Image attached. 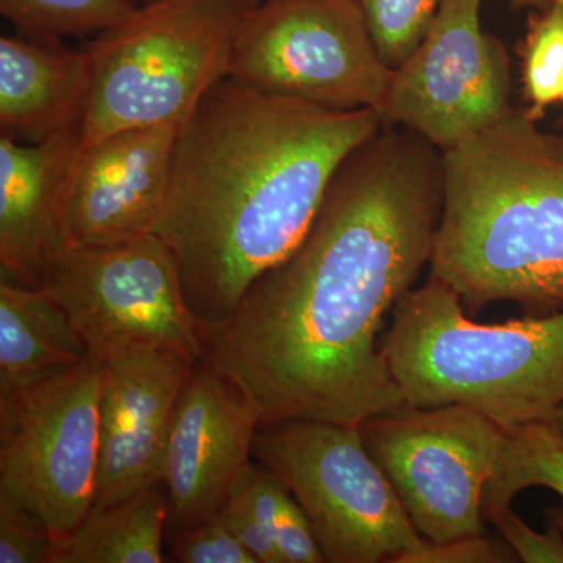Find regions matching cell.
<instances>
[{
  "mask_svg": "<svg viewBox=\"0 0 563 563\" xmlns=\"http://www.w3.org/2000/svg\"><path fill=\"white\" fill-rule=\"evenodd\" d=\"M551 421H554L555 424H558V428L563 432V406L558 410V412H555L553 420Z\"/></svg>",
  "mask_w": 563,
  "mask_h": 563,
  "instance_id": "f546056e",
  "label": "cell"
},
{
  "mask_svg": "<svg viewBox=\"0 0 563 563\" xmlns=\"http://www.w3.org/2000/svg\"><path fill=\"white\" fill-rule=\"evenodd\" d=\"M133 0H0V13L32 41L99 35L135 13Z\"/></svg>",
  "mask_w": 563,
  "mask_h": 563,
  "instance_id": "ffe728a7",
  "label": "cell"
},
{
  "mask_svg": "<svg viewBox=\"0 0 563 563\" xmlns=\"http://www.w3.org/2000/svg\"><path fill=\"white\" fill-rule=\"evenodd\" d=\"M393 69L357 0H262L244 20L229 79L336 110H379Z\"/></svg>",
  "mask_w": 563,
  "mask_h": 563,
  "instance_id": "9c48e42d",
  "label": "cell"
},
{
  "mask_svg": "<svg viewBox=\"0 0 563 563\" xmlns=\"http://www.w3.org/2000/svg\"><path fill=\"white\" fill-rule=\"evenodd\" d=\"M485 520L512 548L518 561L525 563H563V528L554 509L548 510L547 532L533 531L510 506L485 510Z\"/></svg>",
  "mask_w": 563,
  "mask_h": 563,
  "instance_id": "603a6c76",
  "label": "cell"
},
{
  "mask_svg": "<svg viewBox=\"0 0 563 563\" xmlns=\"http://www.w3.org/2000/svg\"><path fill=\"white\" fill-rule=\"evenodd\" d=\"M510 109L442 152L443 209L429 268L466 313L492 302L526 314L563 309V139Z\"/></svg>",
  "mask_w": 563,
  "mask_h": 563,
  "instance_id": "3957f363",
  "label": "cell"
},
{
  "mask_svg": "<svg viewBox=\"0 0 563 563\" xmlns=\"http://www.w3.org/2000/svg\"><path fill=\"white\" fill-rule=\"evenodd\" d=\"M102 363L84 361L0 393V498L38 517L55 540L95 506Z\"/></svg>",
  "mask_w": 563,
  "mask_h": 563,
  "instance_id": "ba28073f",
  "label": "cell"
},
{
  "mask_svg": "<svg viewBox=\"0 0 563 563\" xmlns=\"http://www.w3.org/2000/svg\"><path fill=\"white\" fill-rule=\"evenodd\" d=\"M383 125L373 109H329L229 77L203 96L180 124L154 233L206 328L296 250L342 163Z\"/></svg>",
  "mask_w": 563,
  "mask_h": 563,
  "instance_id": "7a4b0ae2",
  "label": "cell"
},
{
  "mask_svg": "<svg viewBox=\"0 0 563 563\" xmlns=\"http://www.w3.org/2000/svg\"><path fill=\"white\" fill-rule=\"evenodd\" d=\"M543 487L563 503V432L554 421L531 422L506 431L495 473L485 485L484 514L510 506L518 493ZM563 518V507L559 509Z\"/></svg>",
  "mask_w": 563,
  "mask_h": 563,
  "instance_id": "d6986e66",
  "label": "cell"
},
{
  "mask_svg": "<svg viewBox=\"0 0 563 563\" xmlns=\"http://www.w3.org/2000/svg\"><path fill=\"white\" fill-rule=\"evenodd\" d=\"M529 113L542 120L548 107L563 98V0H551L529 14L528 31L517 47Z\"/></svg>",
  "mask_w": 563,
  "mask_h": 563,
  "instance_id": "44dd1931",
  "label": "cell"
},
{
  "mask_svg": "<svg viewBox=\"0 0 563 563\" xmlns=\"http://www.w3.org/2000/svg\"><path fill=\"white\" fill-rule=\"evenodd\" d=\"M417 531L433 544L484 536V490L506 431L465 406L402 407L358 424Z\"/></svg>",
  "mask_w": 563,
  "mask_h": 563,
  "instance_id": "30bf717a",
  "label": "cell"
},
{
  "mask_svg": "<svg viewBox=\"0 0 563 563\" xmlns=\"http://www.w3.org/2000/svg\"><path fill=\"white\" fill-rule=\"evenodd\" d=\"M383 351L409 407L465 406L504 431L551 421L563 406V309L479 324L429 276L391 312Z\"/></svg>",
  "mask_w": 563,
  "mask_h": 563,
  "instance_id": "277c9868",
  "label": "cell"
},
{
  "mask_svg": "<svg viewBox=\"0 0 563 563\" xmlns=\"http://www.w3.org/2000/svg\"><path fill=\"white\" fill-rule=\"evenodd\" d=\"M274 542L280 563L325 562L309 518L288 488L280 498L274 525Z\"/></svg>",
  "mask_w": 563,
  "mask_h": 563,
  "instance_id": "484cf974",
  "label": "cell"
},
{
  "mask_svg": "<svg viewBox=\"0 0 563 563\" xmlns=\"http://www.w3.org/2000/svg\"><path fill=\"white\" fill-rule=\"evenodd\" d=\"M388 68L401 66L424 38L442 0H357Z\"/></svg>",
  "mask_w": 563,
  "mask_h": 563,
  "instance_id": "7402d4cb",
  "label": "cell"
},
{
  "mask_svg": "<svg viewBox=\"0 0 563 563\" xmlns=\"http://www.w3.org/2000/svg\"><path fill=\"white\" fill-rule=\"evenodd\" d=\"M514 562L484 536L466 537L455 542L433 544L429 542L418 563H496Z\"/></svg>",
  "mask_w": 563,
  "mask_h": 563,
  "instance_id": "83f0119b",
  "label": "cell"
},
{
  "mask_svg": "<svg viewBox=\"0 0 563 563\" xmlns=\"http://www.w3.org/2000/svg\"><path fill=\"white\" fill-rule=\"evenodd\" d=\"M88 355L76 325L43 288L0 280V393L62 372Z\"/></svg>",
  "mask_w": 563,
  "mask_h": 563,
  "instance_id": "e0dca14e",
  "label": "cell"
},
{
  "mask_svg": "<svg viewBox=\"0 0 563 563\" xmlns=\"http://www.w3.org/2000/svg\"><path fill=\"white\" fill-rule=\"evenodd\" d=\"M562 102H563V98H562Z\"/></svg>",
  "mask_w": 563,
  "mask_h": 563,
  "instance_id": "d6a6232c",
  "label": "cell"
},
{
  "mask_svg": "<svg viewBox=\"0 0 563 563\" xmlns=\"http://www.w3.org/2000/svg\"><path fill=\"white\" fill-rule=\"evenodd\" d=\"M506 2L515 10L531 9L533 11L547 9L551 0H506Z\"/></svg>",
  "mask_w": 563,
  "mask_h": 563,
  "instance_id": "f1b7e54d",
  "label": "cell"
},
{
  "mask_svg": "<svg viewBox=\"0 0 563 563\" xmlns=\"http://www.w3.org/2000/svg\"><path fill=\"white\" fill-rule=\"evenodd\" d=\"M262 0H154L88 43L92 87L80 144L184 122L228 77L233 44Z\"/></svg>",
  "mask_w": 563,
  "mask_h": 563,
  "instance_id": "5b68a950",
  "label": "cell"
},
{
  "mask_svg": "<svg viewBox=\"0 0 563 563\" xmlns=\"http://www.w3.org/2000/svg\"><path fill=\"white\" fill-rule=\"evenodd\" d=\"M44 291L65 310L91 357L173 351L199 363L206 325L192 313L176 255L155 233L109 246L66 247Z\"/></svg>",
  "mask_w": 563,
  "mask_h": 563,
  "instance_id": "52a82bcc",
  "label": "cell"
},
{
  "mask_svg": "<svg viewBox=\"0 0 563 563\" xmlns=\"http://www.w3.org/2000/svg\"><path fill=\"white\" fill-rule=\"evenodd\" d=\"M483 0H442L413 54L393 69L384 124L450 151L488 131L510 107V57L481 25Z\"/></svg>",
  "mask_w": 563,
  "mask_h": 563,
  "instance_id": "8fae6325",
  "label": "cell"
},
{
  "mask_svg": "<svg viewBox=\"0 0 563 563\" xmlns=\"http://www.w3.org/2000/svg\"><path fill=\"white\" fill-rule=\"evenodd\" d=\"M218 515L236 540L250 551L255 562L280 563L276 544L239 488L232 487Z\"/></svg>",
  "mask_w": 563,
  "mask_h": 563,
  "instance_id": "4316f807",
  "label": "cell"
},
{
  "mask_svg": "<svg viewBox=\"0 0 563 563\" xmlns=\"http://www.w3.org/2000/svg\"><path fill=\"white\" fill-rule=\"evenodd\" d=\"M54 543L38 517L0 498V563H51Z\"/></svg>",
  "mask_w": 563,
  "mask_h": 563,
  "instance_id": "cb8c5ba5",
  "label": "cell"
},
{
  "mask_svg": "<svg viewBox=\"0 0 563 563\" xmlns=\"http://www.w3.org/2000/svg\"><path fill=\"white\" fill-rule=\"evenodd\" d=\"M92 87L90 54L62 41L0 38V132L41 143L80 125Z\"/></svg>",
  "mask_w": 563,
  "mask_h": 563,
  "instance_id": "2e32d148",
  "label": "cell"
},
{
  "mask_svg": "<svg viewBox=\"0 0 563 563\" xmlns=\"http://www.w3.org/2000/svg\"><path fill=\"white\" fill-rule=\"evenodd\" d=\"M555 510V514H558V517L561 518V523H562V528H563V518H562V515L561 512H559V509H554Z\"/></svg>",
  "mask_w": 563,
  "mask_h": 563,
  "instance_id": "4dcf8cb0",
  "label": "cell"
},
{
  "mask_svg": "<svg viewBox=\"0 0 563 563\" xmlns=\"http://www.w3.org/2000/svg\"><path fill=\"white\" fill-rule=\"evenodd\" d=\"M261 410L250 393L209 362L185 385L166 444L163 481L173 533L217 517L250 465Z\"/></svg>",
  "mask_w": 563,
  "mask_h": 563,
  "instance_id": "4fadbf2b",
  "label": "cell"
},
{
  "mask_svg": "<svg viewBox=\"0 0 563 563\" xmlns=\"http://www.w3.org/2000/svg\"><path fill=\"white\" fill-rule=\"evenodd\" d=\"M443 209V155L384 124L346 158L302 242L262 274L206 355L250 393L262 426H358L407 404L377 335L432 257Z\"/></svg>",
  "mask_w": 563,
  "mask_h": 563,
  "instance_id": "6da1fadb",
  "label": "cell"
},
{
  "mask_svg": "<svg viewBox=\"0 0 563 563\" xmlns=\"http://www.w3.org/2000/svg\"><path fill=\"white\" fill-rule=\"evenodd\" d=\"M80 143V125L41 143L0 136V274L41 288L66 250L58 218L63 180Z\"/></svg>",
  "mask_w": 563,
  "mask_h": 563,
  "instance_id": "9a60e30c",
  "label": "cell"
},
{
  "mask_svg": "<svg viewBox=\"0 0 563 563\" xmlns=\"http://www.w3.org/2000/svg\"><path fill=\"white\" fill-rule=\"evenodd\" d=\"M179 131L180 122H163L79 143L58 202L66 247L109 246L154 233Z\"/></svg>",
  "mask_w": 563,
  "mask_h": 563,
  "instance_id": "7c38bea8",
  "label": "cell"
},
{
  "mask_svg": "<svg viewBox=\"0 0 563 563\" xmlns=\"http://www.w3.org/2000/svg\"><path fill=\"white\" fill-rule=\"evenodd\" d=\"M252 457L295 496L325 562L418 563L428 548L358 426L273 422L255 433Z\"/></svg>",
  "mask_w": 563,
  "mask_h": 563,
  "instance_id": "8992f818",
  "label": "cell"
},
{
  "mask_svg": "<svg viewBox=\"0 0 563 563\" xmlns=\"http://www.w3.org/2000/svg\"><path fill=\"white\" fill-rule=\"evenodd\" d=\"M102 363L95 506L162 484L174 410L198 363L173 351H136Z\"/></svg>",
  "mask_w": 563,
  "mask_h": 563,
  "instance_id": "5bb4252c",
  "label": "cell"
},
{
  "mask_svg": "<svg viewBox=\"0 0 563 563\" xmlns=\"http://www.w3.org/2000/svg\"><path fill=\"white\" fill-rule=\"evenodd\" d=\"M150 2H154V0H143V3H141V5H144V3H150Z\"/></svg>",
  "mask_w": 563,
  "mask_h": 563,
  "instance_id": "1f68e13d",
  "label": "cell"
},
{
  "mask_svg": "<svg viewBox=\"0 0 563 563\" xmlns=\"http://www.w3.org/2000/svg\"><path fill=\"white\" fill-rule=\"evenodd\" d=\"M162 484L117 504L92 507L73 532L55 540L51 563H162L168 496Z\"/></svg>",
  "mask_w": 563,
  "mask_h": 563,
  "instance_id": "ac0fdd59",
  "label": "cell"
},
{
  "mask_svg": "<svg viewBox=\"0 0 563 563\" xmlns=\"http://www.w3.org/2000/svg\"><path fill=\"white\" fill-rule=\"evenodd\" d=\"M172 561L179 563H257L220 515L173 533Z\"/></svg>",
  "mask_w": 563,
  "mask_h": 563,
  "instance_id": "d4e9b609",
  "label": "cell"
}]
</instances>
